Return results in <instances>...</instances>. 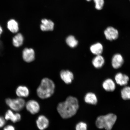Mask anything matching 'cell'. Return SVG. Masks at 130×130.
<instances>
[{
  "label": "cell",
  "mask_w": 130,
  "mask_h": 130,
  "mask_svg": "<svg viewBox=\"0 0 130 130\" xmlns=\"http://www.w3.org/2000/svg\"><path fill=\"white\" fill-rule=\"evenodd\" d=\"M79 108V102L77 99L70 96L64 101L58 104L57 110L62 118L67 119L74 116Z\"/></svg>",
  "instance_id": "cell-1"
},
{
  "label": "cell",
  "mask_w": 130,
  "mask_h": 130,
  "mask_svg": "<svg viewBox=\"0 0 130 130\" xmlns=\"http://www.w3.org/2000/svg\"><path fill=\"white\" fill-rule=\"evenodd\" d=\"M55 85L51 79L45 78L42 79L37 89V95L40 98L45 99L51 97L54 93Z\"/></svg>",
  "instance_id": "cell-2"
},
{
  "label": "cell",
  "mask_w": 130,
  "mask_h": 130,
  "mask_svg": "<svg viewBox=\"0 0 130 130\" xmlns=\"http://www.w3.org/2000/svg\"><path fill=\"white\" fill-rule=\"evenodd\" d=\"M117 117L113 113L99 116L97 119L95 124L97 128L107 130H110L112 128L116 122Z\"/></svg>",
  "instance_id": "cell-3"
},
{
  "label": "cell",
  "mask_w": 130,
  "mask_h": 130,
  "mask_svg": "<svg viewBox=\"0 0 130 130\" xmlns=\"http://www.w3.org/2000/svg\"><path fill=\"white\" fill-rule=\"evenodd\" d=\"M6 102L11 109L16 111H20L25 105V102L21 98L14 99H6Z\"/></svg>",
  "instance_id": "cell-4"
},
{
  "label": "cell",
  "mask_w": 130,
  "mask_h": 130,
  "mask_svg": "<svg viewBox=\"0 0 130 130\" xmlns=\"http://www.w3.org/2000/svg\"><path fill=\"white\" fill-rule=\"evenodd\" d=\"M26 108L27 111L32 115L38 112L40 109V106L38 102L34 100L28 101L25 104Z\"/></svg>",
  "instance_id": "cell-5"
},
{
  "label": "cell",
  "mask_w": 130,
  "mask_h": 130,
  "mask_svg": "<svg viewBox=\"0 0 130 130\" xmlns=\"http://www.w3.org/2000/svg\"><path fill=\"white\" fill-rule=\"evenodd\" d=\"M104 33L106 38L109 40H116L118 37V31L112 27H107L105 30Z\"/></svg>",
  "instance_id": "cell-6"
},
{
  "label": "cell",
  "mask_w": 130,
  "mask_h": 130,
  "mask_svg": "<svg viewBox=\"0 0 130 130\" xmlns=\"http://www.w3.org/2000/svg\"><path fill=\"white\" fill-rule=\"evenodd\" d=\"M22 57L25 61L27 62H31L35 59V51L32 48H26L23 51Z\"/></svg>",
  "instance_id": "cell-7"
},
{
  "label": "cell",
  "mask_w": 130,
  "mask_h": 130,
  "mask_svg": "<svg viewBox=\"0 0 130 130\" xmlns=\"http://www.w3.org/2000/svg\"><path fill=\"white\" fill-rule=\"evenodd\" d=\"M37 127L40 130H44L48 128L49 121L47 118L43 115H40L36 121Z\"/></svg>",
  "instance_id": "cell-8"
},
{
  "label": "cell",
  "mask_w": 130,
  "mask_h": 130,
  "mask_svg": "<svg viewBox=\"0 0 130 130\" xmlns=\"http://www.w3.org/2000/svg\"><path fill=\"white\" fill-rule=\"evenodd\" d=\"M60 75L61 79L67 84H71L74 78L73 73L69 70L61 71Z\"/></svg>",
  "instance_id": "cell-9"
},
{
  "label": "cell",
  "mask_w": 130,
  "mask_h": 130,
  "mask_svg": "<svg viewBox=\"0 0 130 130\" xmlns=\"http://www.w3.org/2000/svg\"><path fill=\"white\" fill-rule=\"evenodd\" d=\"M124 60L122 55L117 54L113 56L112 59L111 64L113 67L115 69H118L122 66Z\"/></svg>",
  "instance_id": "cell-10"
},
{
  "label": "cell",
  "mask_w": 130,
  "mask_h": 130,
  "mask_svg": "<svg viewBox=\"0 0 130 130\" xmlns=\"http://www.w3.org/2000/svg\"><path fill=\"white\" fill-rule=\"evenodd\" d=\"M54 26V23L51 20L44 19L41 20L40 27L41 30L43 31H52L53 30Z\"/></svg>",
  "instance_id": "cell-11"
},
{
  "label": "cell",
  "mask_w": 130,
  "mask_h": 130,
  "mask_svg": "<svg viewBox=\"0 0 130 130\" xmlns=\"http://www.w3.org/2000/svg\"><path fill=\"white\" fill-rule=\"evenodd\" d=\"M115 79L117 84L123 86L126 85L127 84L129 78L126 74L119 73L115 75Z\"/></svg>",
  "instance_id": "cell-12"
},
{
  "label": "cell",
  "mask_w": 130,
  "mask_h": 130,
  "mask_svg": "<svg viewBox=\"0 0 130 130\" xmlns=\"http://www.w3.org/2000/svg\"><path fill=\"white\" fill-rule=\"evenodd\" d=\"M21 116L20 114L18 113H14L10 110H8L6 112L5 119L6 120H10L14 123L20 121Z\"/></svg>",
  "instance_id": "cell-13"
},
{
  "label": "cell",
  "mask_w": 130,
  "mask_h": 130,
  "mask_svg": "<svg viewBox=\"0 0 130 130\" xmlns=\"http://www.w3.org/2000/svg\"><path fill=\"white\" fill-rule=\"evenodd\" d=\"M102 87L105 91L108 92H112L116 88V85L112 79H108L104 81Z\"/></svg>",
  "instance_id": "cell-14"
},
{
  "label": "cell",
  "mask_w": 130,
  "mask_h": 130,
  "mask_svg": "<svg viewBox=\"0 0 130 130\" xmlns=\"http://www.w3.org/2000/svg\"><path fill=\"white\" fill-rule=\"evenodd\" d=\"M92 64L96 69L101 68L105 63V59L101 55H96L92 60Z\"/></svg>",
  "instance_id": "cell-15"
},
{
  "label": "cell",
  "mask_w": 130,
  "mask_h": 130,
  "mask_svg": "<svg viewBox=\"0 0 130 130\" xmlns=\"http://www.w3.org/2000/svg\"><path fill=\"white\" fill-rule=\"evenodd\" d=\"M90 49L92 54L96 56L101 55L103 51V47L102 44L97 43L91 45Z\"/></svg>",
  "instance_id": "cell-16"
},
{
  "label": "cell",
  "mask_w": 130,
  "mask_h": 130,
  "mask_svg": "<svg viewBox=\"0 0 130 130\" xmlns=\"http://www.w3.org/2000/svg\"><path fill=\"white\" fill-rule=\"evenodd\" d=\"M84 100L86 103L92 105H96L98 102L96 96L92 92H88L86 94Z\"/></svg>",
  "instance_id": "cell-17"
},
{
  "label": "cell",
  "mask_w": 130,
  "mask_h": 130,
  "mask_svg": "<svg viewBox=\"0 0 130 130\" xmlns=\"http://www.w3.org/2000/svg\"><path fill=\"white\" fill-rule=\"evenodd\" d=\"M16 95L19 97H27L29 95V90L26 87L19 86L16 90Z\"/></svg>",
  "instance_id": "cell-18"
},
{
  "label": "cell",
  "mask_w": 130,
  "mask_h": 130,
  "mask_svg": "<svg viewBox=\"0 0 130 130\" xmlns=\"http://www.w3.org/2000/svg\"><path fill=\"white\" fill-rule=\"evenodd\" d=\"M7 27L10 31L12 33H16L19 30L18 23L14 19H11L8 21Z\"/></svg>",
  "instance_id": "cell-19"
},
{
  "label": "cell",
  "mask_w": 130,
  "mask_h": 130,
  "mask_svg": "<svg viewBox=\"0 0 130 130\" xmlns=\"http://www.w3.org/2000/svg\"><path fill=\"white\" fill-rule=\"evenodd\" d=\"M24 38L22 34L19 33L16 35L12 39V43L14 46L18 47L22 45L23 44Z\"/></svg>",
  "instance_id": "cell-20"
},
{
  "label": "cell",
  "mask_w": 130,
  "mask_h": 130,
  "mask_svg": "<svg viewBox=\"0 0 130 130\" xmlns=\"http://www.w3.org/2000/svg\"><path fill=\"white\" fill-rule=\"evenodd\" d=\"M66 41L67 45L71 48L75 47L78 44V41L72 35L68 37L66 39Z\"/></svg>",
  "instance_id": "cell-21"
},
{
  "label": "cell",
  "mask_w": 130,
  "mask_h": 130,
  "mask_svg": "<svg viewBox=\"0 0 130 130\" xmlns=\"http://www.w3.org/2000/svg\"><path fill=\"white\" fill-rule=\"evenodd\" d=\"M121 96L124 100H130V87H125L122 89Z\"/></svg>",
  "instance_id": "cell-22"
},
{
  "label": "cell",
  "mask_w": 130,
  "mask_h": 130,
  "mask_svg": "<svg viewBox=\"0 0 130 130\" xmlns=\"http://www.w3.org/2000/svg\"><path fill=\"white\" fill-rule=\"evenodd\" d=\"M95 4V8L98 10H101L103 8L104 4V0H93Z\"/></svg>",
  "instance_id": "cell-23"
},
{
  "label": "cell",
  "mask_w": 130,
  "mask_h": 130,
  "mask_svg": "<svg viewBox=\"0 0 130 130\" xmlns=\"http://www.w3.org/2000/svg\"><path fill=\"white\" fill-rule=\"evenodd\" d=\"M87 126L86 123L81 122L78 123L76 126V130H87Z\"/></svg>",
  "instance_id": "cell-24"
},
{
  "label": "cell",
  "mask_w": 130,
  "mask_h": 130,
  "mask_svg": "<svg viewBox=\"0 0 130 130\" xmlns=\"http://www.w3.org/2000/svg\"><path fill=\"white\" fill-rule=\"evenodd\" d=\"M6 121L4 118L2 117H0V128L3 127L5 124Z\"/></svg>",
  "instance_id": "cell-25"
},
{
  "label": "cell",
  "mask_w": 130,
  "mask_h": 130,
  "mask_svg": "<svg viewBox=\"0 0 130 130\" xmlns=\"http://www.w3.org/2000/svg\"><path fill=\"white\" fill-rule=\"evenodd\" d=\"M4 130H15V129L13 126L9 125L6 126L4 128Z\"/></svg>",
  "instance_id": "cell-26"
},
{
  "label": "cell",
  "mask_w": 130,
  "mask_h": 130,
  "mask_svg": "<svg viewBox=\"0 0 130 130\" xmlns=\"http://www.w3.org/2000/svg\"><path fill=\"white\" fill-rule=\"evenodd\" d=\"M3 32V29L2 27H1V26L0 25V36Z\"/></svg>",
  "instance_id": "cell-27"
},
{
  "label": "cell",
  "mask_w": 130,
  "mask_h": 130,
  "mask_svg": "<svg viewBox=\"0 0 130 130\" xmlns=\"http://www.w3.org/2000/svg\"><path fill=\"white\" fill-rule=\"evenodd\" d=\"M87 1H91V0H87Z\"/></svg>",
  "instance_id": "cell-28"
},
{
  "label": "cell",
  "mask_w": 130,
  "mask_h": 130,
  "mask_svg": "<svg viewBox=\"0 0 130 130\" xmlns=\"http://www.w3.org/2000/svg\"></svg>",
  "instance_id": "cell-29"
}]
</instances>
